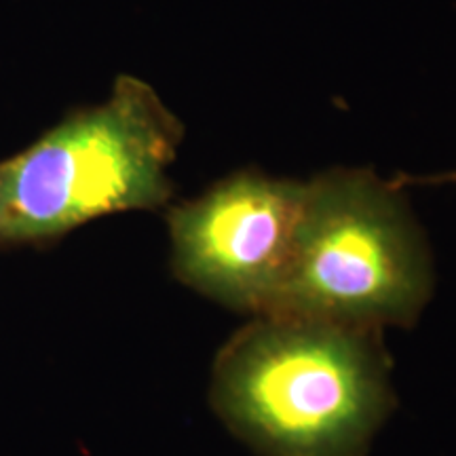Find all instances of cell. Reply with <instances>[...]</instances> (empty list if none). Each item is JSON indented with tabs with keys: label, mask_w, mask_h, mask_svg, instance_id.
<instances>
[{
	"label": "cell",
	"mask_w": 456,
	"mask_h": 456,
	"mask_svg": "<svg viewBox=\"0 0 456 456\" xmlns=\"http://www.w3.org/2000/svg\"><path fill=\"white\" fill-rule=\"evenodd\" d=\"M182 138L157 91L121 74L104 104L74 108L0 161V249H47L104 216L165 208Z\"/></svg>",
	"instance_id": "obj_2"
},
{
	"label": "cell",
	"mask_w": 456,
	"mask_h": 456,
	"mask_svg": "<svg viewBox=\"0 0 456 456\" xmlns=\"http://www.w3.org/2000/svg\"><path fill=\"white\" fill-rule=\"evenodd\" d=\"M408 184H456V171H450V174H440V175H427V178H410V175H399V178L393 182V186L402 188Z\"/></svg>",
	"instance_id": "obj_5"
},
{
	"label": "cell",
	"mask_w": 456,
	"mask_h": 456,
	"mask_svg": "<svg viewBox=\"0 0 456 456\" xmlns=\"http://www.w3.org/2000/svg\"><path fill=\"white\" fill-rule=\"evenodd\" d=\"M429 294V252L393 182L370 169L306 182L292 258L265 315L380 332L416 322Z\"/></svg>",
	"instance_id": "obj_3"
},
{
	"label": "cell",
	"mask_w": 456,
	"mask_h": 456,
	"mask_svg": "<svg viewBox=\"0 0 456 456\" xmlns=\"http://www.w3.org/2000/svg\"><path fill=\"white\" fill-rule=\"evenodd\" d=\"M306 182L245 169L171 205V273L195 292L265 315L292 258Z\"/></svg>",
	"instance_id": "obj_4"
},
{
	"label": "cell",
	"mask_w": 456,
	"mask_h": 456,
	"mask_svg": "<svg viewBox=\"0 0 456 456\" xmlns=\"http://www.w3.org/2000/svg\"><path fill=\"white\" fill-rule=\"evenodd\" d=\"M379 330L260 315L216 359L212 403L266 456H363L391 410Z\"/></svg>",
	"instance_id": "obj_1"
}]
</instances>
